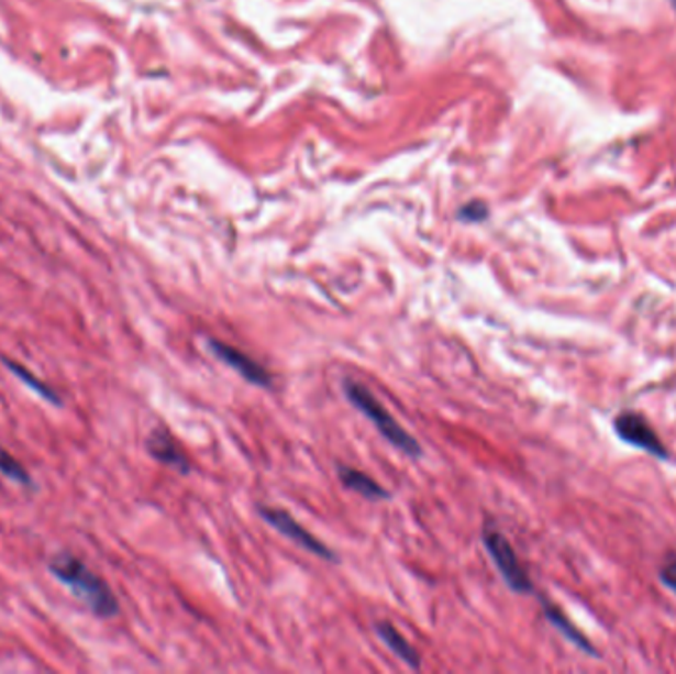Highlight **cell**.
<instances>
[{
  "mask_svg": "<svg viewBox=\"0 0 676 674\" xmlns=\"http://www.w3.org/2000/svg\"><path fill=\"white\" fill-rule=\"evenodd\" d=\"M0 475H4L7 479L19 483L22 487L32 485V477L29 471L24 469V465L16 457H12L9 451L0 445Z\"/></svg>",
  "mask_w": 676,
  "mask_h": 674,
  "instance_id": "cell-12",
  "label": "cell"
},
{
  "mask_svg": "<svg viewBox=\"0 0 676 674\" xmlns=\"http://www.w3.org/2000/svg\"><path fill=\"white\" fill-rule=\"evenodd\" d=\"M2 362L7 364V368H9V371L12 372V374H14L16 378H19V380L24 382V384L29 386L30 390L36 391L40 398H44V400L52 401V404H56V406H59V404H62V398H59L58 394H56V390H54L52 386H48V384H44V382L42 380H38V378H36V376L32 374V372L26 371L24 366H20L19 362H12L9 361V358H4V361Z\"/></svg>",
  "mask_w": 676,
  "mask_h": 674,
  "instance_id": "cell-11",
  "label": "cell"
},
{
  "mask_svg": "<svg viewBox=\"0 0 676 674\" xmlns=\"http://www.w3.org/2000/svg\"><path fill=\"white\" fill-rule=\"evenodd\" d=\"M613 428L618 431L621 441H625L629 445L638 448V450L647 451L651 455H655L658 460H667L668 451L663 441L658 440L657 433L651 428L641 413L635 411H623L619 413L616 421H613Z\"/></svg>",
  "mask_w": 676,
  "mask_h": 674,
  "instance_id": "cell-5",
  "label": "cell"
},
{
  "mask_svg": "<svg viewBox=\"0 0 676 674\" xmlns=\"http://www.w3.org/2000/svg\"><path fill=\"white\" fill-rule=\"evenodd\" d=\"M147 451L148 455L153 460L158 461L160 465H167L170 469L178 471L182 475L190 473V461L185 455V451L180 450L177 440L165 428H157V430L151 431L147 440Z\"/></svg>",
  "mask_w": 676,
  "mask_h": 674,
  "instance_id": "cell-7",
  "label": "cell"
},
{
  "mask_svg": "<svg viewBox=\"0 0 676 674\" xmlns=\"http://www.w3.org/2000/svg\"><path fill=\"white\" fill-rule=\"evenodd\" d=\"M376 636L380 637L384 645L388 647L394 655L398 656L410 669H420L422 666L420 653L408 643V639L390 621H378L376 623Z\"/></svg>",
  "mask_w": 676,
  "mask_h": 674,
  "instance_id": "cell-9",
  "label": "cell"
},
{
  "mask_svg": "<svg viewBox=\"0 0 676 674\" xmlns=\"http://www.w3.org/2000/svg\"><path fill=\"white\" fill-rule=\"evenodd\" d=\"M208 349L212 351L218 361L224 362L225 366H230L232 371L237 372L245 382L254 384L257 388H271L274 386L271 372L262 366L259 362H255L244 351L235 349L228 342L218 341V339H208Z\"/></svg>",
  "mask_w": 676,
  "mask_h": 674,
  "instance_id": "cell-6",
  "label": "cell"
},
{
  "mask_svg": "<svg viewBox=\"0 0 676 674\" xmlns=\"http://www.w3.org/2000/svg\"><path fill=\"white\" fill-rule=\"evenodd\" d=\"M49 572L88 604L89 609L98 617H115L119 614V601L111 587L89 570L79 557L68 552H59L49 560Z\"/></svg>",
  "mask_w": 676,
  "mask_h": 674,
  "instance_id": "cell-1",
  "label": "cell"
},
{
  "mask_svg": "<svg viewBox=\"0 0 676 674\" xmlns=\"http://www.w3.org/2000/svg\"><path fill=\"white\" fill-rule=\"evenodd\" d=\"M257 512H259V517L264 518L269 527L275 528L285 538H289L297 546L303 548V550L311 552L314 556L329 560V562H339V556L334 554L333 550L326 546L323 540L313 537L307 528L301 527L287 510L275 507H257Z\"/></svg>",
  "mask_w": 676,
  "mask_h": 674,
  "instance_id": "cell-4",
  "label": "cell"
},
{
  "mask_svg": "<svg viewBox=\"0 0 676 674\" xmlns=\"http://www.w3.org/2000/svg\"><path fill=\"white\" fill-rule=\"evenodd\" d=\"M542 607H544V616H546V619H548L552 626L558 629L562 636L566 637L568 641H572L574 645L579 647L581 651H586L589 655H596V649L589 645L588 639L581 636L576 627L572 626V621L559 611L558 607L554 606V604H550L548 599H542Z\"/></svg>",
  "mask_w": 676,
  "mask_h": 674,
  "instance_id": "cell-10",
  "label": "cell"
},
{
  "mask_svg": "<svg viewBox=\"0 0 676 674\" xmlns=\"http://www.w3.org/2000/svg\"><path fill=\"white\" fill-rule=\"evenodd\" d=\"M343 391L346 400L351 401L356 410L373 421L374 428L380 431L384 440L412 460L422 457V445L408 431L403 430L402 426L396 421L390 411L384 408L380 401L374 398L373 391L363 386L361 382L353 380V378H344Z\"/></svg>",
  "mask_w": 676,
  "mask_h": 674,
  "instance_id": "cell-2",
  "label": "cell"
},
{
  "mask_svg": "<svg viewBox=\"0 0 676 674\" xmlns=\"http://www.w3.org/2000/svg\"><path fill=\"white\" fill-rule=\"evenodd\" d=\"M336 475L343 480L346 489L354 490L356 495H361L366 500H386L390 499V493L384 489L378 480H374L370 475H366L363 471L348 467L344 463H336Z\"/></svg>",
  "mask_w": 676,
  "mask_h": 674,
  "instance_id": "cell-8",
  "label": "cell"
},
{
  "mask_svg": "<svg viewBox=\"0 0 676 674\" xmlns=\"http://www.w3.org/2000/svg\"><path fill=\"white\" fill-rule=\"evenodd\" d=\"M483 544L487 548L490 560L495 562L500 576L507 582V586L512 592H517V594H532L534 592L529 572L520 564L514 548H512V544H510L505 534H500L499 530L487 528L483 532Z\"/></svg>",
  "mask_w": 676,
  "mask_h": 674,
  "instance_id": "cell-3",
  "label": "cell"
},
{
  "mask_svg": "<svg viewBox=\"0 0 676 674\" xmlns=\"http://www.w3.org/2000/svg\"><path fill=\"white\" fill-rule=\"evenodd\" d=\"M661 582L676 594V562H671L661 570Z\"/></svg>",
  "mask_w": 676,
  "mask_h": 674,
  "instance_id": "cell-13",
  "label": "cell"
}]
</instances>
